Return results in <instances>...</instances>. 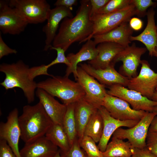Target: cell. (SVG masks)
Wrapping results in <instances>:
<instances>
[{"label":"cell","mask_w":157,"mask_h":157,"mask_svg":"<svg viewBox=\"0 0 157 157\" xmlns=\"http://www.w3.org/2000/svg\"><path fill=\"white\" fill-rule=\"evenodd\" d=\"M35 94L53 123L62 125L67 105L61 104L54 97L41 89L37 88Z\"/></svg>","instance_id":"obj_18"},{"label":"cell","mask_w":157,"mask_h":157,"mask_svg":"<svg viewBox=\"0 0 157 157\" xmlns=\"http://www.w3.org/2000/svg\"><path fill=\"white\" fill-rule=\"evenodd\" d=\"M157 90V88H156V90Z\"/></svg>","instance_id":"obj_47"},{"label":"cell","mask_w":157,"mask_h":157,"mask_svg":"<svg viewBox=\"0 0 157 157\" xmlns=\"http://www.w3.org/2000/svg\"><path fill=\"white\" fill-rule=\"evenodd\" d=\"M156 1H157V0H156Z\"/></svg>","instance_id":"obj_48"},{"label":"cell","mask_w":157,"mask_h":157,"mask_svg":"<svg viewBox=\"0 0 157 157\" xmlns=\"http://www.w3.org/2000/svg\"><path fill=\"white\" fill-rule=\"evenodd\" d=\"M28 24L13 8L8 1H0V30L4 34H20Z\"/></svg>","instance_id":"obj_13"},{"label":"cell","mask_w":157,"mask_h":157,"mask_svg":"<svg viewBox=\"0 0 157 157\" xmlns=\"http://www.w3.org/2000/svg\"><path fill=\"white\" fill-rule=\"evenodd\" d=\"M155 14L154 8L151 7L147 12V24L144 29L139 35L130 37L131 42L137 41L143 44L151 56H153L155 48L157 47V31Z\"/></svg>","instance_id":"obj_21"},{"label":"cell","mask_w":157,"mask_h":157,"mask_svg":"<svg viewBox=\"0 0 157 157\" xmlns=\"http://www.w3.org/2000/svg\"><path fill=\"white\" fill-rule=\"evenodd\" d=\"M8 3L28 24L44 22L51 9L45 0H10Z\"/></svg>","instance_id":"obj_6"},{"label":"cell","mask_w":157,"mask_h":157,"mask_svg":"<svg viewBox=\"0 0 157 157\" xmlns=\"http://www.w3.org/2000/svg\"><path fill=\"white\" fill-rule=\"evenodd\" d=\"M79 142L87 157H104L103 152L100 151L95 142L90 138L84 136Z\"/></svg>","instance_id":"obj_29"},{"label":"cell","mask_w":157,"mask_h":157,"mask_svg":"<svg viewBox=\"0 0 157 157\" xmlns=\"http://www.w3.org/2000/svg\"><path fill=\"white\" fill-rule=\"evenodd\" d=\"M19 112L15 108L9 114L6 122L0 123V139L5 140L17 157H21L19 142L21 133L18 118Z\"/></svg>","instance_id":"obj_14"},{"label":"cell","mask_w":157,"mask_h":157,"mask_svg":"<svg viewBox=\"0 0 157 157\" xmlns=\"http://www.w3.org/2000/svg\"><path fill=\"white\" fill-rule=\"evenodd\" d=\"M77 4V0H57L54 3L56 6H62L72 10V6Z\"/></svg>","instance_id":"obj_39"},{"label":"cell","mask_w":157,"mask_h":157,"mask_svg":"<svg viewBox=\"0 0 157 157\" xmlns=\"http://www.w3.org/2000/svg\"><path fill=\"white\" fill-rule=\"evenodd\" d=\"M18 122L21 139L25 143L44 136L53 123L39 101L34 105L24 106Z\"/></svg>","instance_id":"obj_2"},{"label":"cell","mask_w":157,"mask_h":157,"mask_svg":"<svg viewBox=\"0 0 157 157\" xmlns=\"http://www.w3.org/2000/svg\"><path fill=\"white\" fill-rule=\"evenodd\" d=\"M45 135L62 151H67L70 147L68 137L62 125L53 123Z\"/></svg>","instance_id":"obj_26"},{"label":"cell","mask_w":157,"mask_h":157,"mask_svg":"<svg viewBox=\"0 0 157 157\" xmlns=\"http://www.w3.org/2000/svg\"><path fill=\"white\" fill-rule=\"evenodd\" d=\"M111 139L103 152L104 157H131L133 148L128 141H125L113 136Z\"/></svg>","instance_id":"obj_25"},{"label":"cell","mask_w":157,"mask_h":157,"mask_svg":"<svg viewBox=\"0 0 157 157\" xmlns=\"http://www.w3.org/2000/svg\"><path fill=\"white\" fill-rule=\"evenodd\" d=\"M75 104V103L67 105V110L62 125L68 137L70 147L78 138L74 116Z\"/></svg>","instance_id":"obj_28"},{"label":"cell","mask_w":157,"mask_h":157,"mask_svg":"<svg viewBox=\"0 0 157 157\" xmlns=\"http://www.w3.org/2000/svg\"><path fill=\"white\" fill-rule=\"evenodd\" d=\"M102 118L98 110L91 116L85 128L84 136L91 138L96 143L99 142L103 130Z\"/></svg>","instance_id":"obj_27"},{"label":"cell","mask_w":157,"mask_h":157,"mask_svg":"<svg viewBox=\"0 0 157 157\" xmlns=\"http://www.w3.org/2000/svg\"><path fill=\"white\" fill-rule=\"evenodd\" d=\"M98 110L83 98L75 103L74 116L79 141L84 136L85 128L90 117Z\"/></svg>","instance_id":"obj_24"},{"label":"cell","mask_w":157,"mask_h":157,"mask_svg":"<svg viewBox=\"0 0 157 157\" xmlns=\"http://www.w3.org/2000/svg\"><path fill=\"white\" fill-rule=\"evenodd\" d=\"M0 157H17L7 142L0 139Z\"/></svg>","instance_id":"obj_35"},{"label":"cell","mask_w":157,"mask_h":157,"mask_svg":"<svg viewBox=\"0 0 157 157\" xmlns=\"http://www.w3.org/2000/svg\"><path fill=\"white\" fill-rule=\"evenodd\" d=\"M129 24L131 29L135 31L140 30L143 25L142 21L140 18L136 17L131 18L129 21Z\"/></svg>","instance_id":"obj_40"},{"label":"cell","mask_w":157,"mask_h":157,"mask_svg":"<svg viewBox=\"0 0 157 157\" xmlns=\"http://www.w3.org/2000/svg\"><path fill=\"white\" fill-rule=\"evenodd\" d=\"M96 45L93 40L90 39L86 41L76 53L68 54L67 58L70 65L66 68L65 76L68 77L72 73L76 80L78 64L83 61L92 60L96 58L98 52Z\"/></svg>","instance_id":"obj_20"},{"label":"cell","mask_w":157,"mask_h":157,"mask_svg":"<svg viewBox=\"0 0 157 157\" xmlns=\"http://www.w3.org/2000/svg\"><path fill=\"white\" fill-rule=\"evenodd\" d=\"M151 99L154 101H157V90L154 92Z\"/></svg>","instance_id":"obj_42"},{"label":"cell","mask_w":157,"mask_h":157,"mask_svg":"<svg viewBox=\"0 0 157 157\" xmlns=\"http://www.w3.org/2000/svg\"><path fill=\"white\" fill-rule=\"evenodd\" d=\"M131 157H157L147 147L142 149L134 148Z\"/></svg>","instance_id":"obj_38"},{"label":"cell","mask_w":157,"mask_h":157,"mask_svg":"<svg viewBox=\"0 0 157 157\" xmlns=\"http://www.w3.org/2000/svg\"><path fill=\"white\" fill-rule=\"evenodd\" d=\"M156 115L154 112H147L135 125L127 129L119 127L112 135L120 139H127L133 148H144L150 124Z\"/></svg>","instance_id":"obj_7"},{"label":"cell","mask_w":157,"mask_h":157,"mask_svg":"<svg viewBox=\"0 0 157 157\" xmlns=\"http://www.w3.org/2000/svg\"><path fill=\"white\" fill-rule=\"evenodd\" d=\"M17 51L15 49L9 47L4 42L0 34V59L5 56L10 54H16Z\"/></svg>","instance_id":"obj_37"},{"label":"cell","mask_w":157,"mask_h":157,"mask_svg":"<svg viewBox=\"0 0 157 157\" xmlns=\"http://www.w3.org/2000/svg\"><path fill=\"white\" fill-rule=\"evenodd\" d=\"M149 131L157 133V115L152 119L149 126Z\"/></svg>","instance_id":"obj_41"},{"label":"cell","mask_w":157,"mask_h":157,"mask_svg":"<svg viewBox=\"0 0 157 157\" xmlns=\"http://www.w3.org/2000/svg\"><path fill=\"white\" fill-rule=\"evenodd\" d=\"M155 113L156 115H157V106L155 107L153 110V112Z\"/></svg>","instance_id":"obj_44"},{"label":"cell","mask_w":157,"mask_h":157,"mask_svg":"<svg viewBox=\"0 0 157 157\" xmlns=\"http://www.w3.org/2000/svg\"><path fill=\"white\" fill-rule=\"evenodd\" d=\"M131 4V0H110L96 14H108L118 11Z\"/></svg>","instance_id":"obj_30"},{"label":"cell","mask_w":157,"mask_h":157,"mask_svg":"<svg viewBox=\"0 0 157 157\" xmlns=\"http://www.w3.org/2000/svg\"><path fill=\"white\" fill-rule=\"evenodd\" d=\"M146 144L147 148L157 156V133L148 131Z\"/></svg>","instance_id":"obj_34"},{"label":"cell","mask_w":157,"mask_h":157,"mask_svg":"<svg viewBox=\"0 0 157 157\" xmlns=\"http://www.w3.org/2000/svg\"><path fill=\"white\" fill-rule=\"evenodd\" d=\"M98 110L103 119L104 127L102 135L97 146L102 152L105 151L110 137L116 129L122 127L131 128L140 121L133 120L122 121L116 119L112 117L102 106L98 109Z\"/></svg>","instance_id":"obj_16"},{"label":"cell","mask_w":157,"mask_h":157,"mask_svg":"<svg viewBox=\"0 0 157 157\" xmlns=\"http://www.w3.org/2000/svg\"><path fill=\"white\" fill-rule=\"evenodd\" d=\"M153 56L156 57L157 58V47L155 48V51L153 55Z\"/></svg>","instance_id":"obj_45"},{"label":"cell","mask_w":157,"mask_h":157,"mask_svg":"<svg viewBox=\"0 0 157 157\" xmlns=\"http://www.w3.org/2000/svg\"><path fill=\"white\" fill-rule=\"evenodd\" d=\"M58 148L44 135L25 143L20 154L21 157H53Z\"/></svg>","instance_id":"obj_19"},{"label":"cell","mask_w":157,"mask_h":157,"mask_svg":"<svg viewBox=\"0 0 157 157\" xmlns=\"http://www.w3.org/2000/svg\"><path fill=\"white\" fill-rule=\"evenodd\" d=\"M140 64L139 73L129 79L127 87L151 99L157 88V72L151 69L147 60H141Z\"/></svg>","instance_id":"obj_8"},{"label":"cell","mask_w":157,"mask_h":157,"mask_svg":"<svg viewBox=\"0 0 157 157\" xmlns=\"http://www.w3.org/2000/svg\"><path fill=\"white\" fill-rule=\"evenodd\" d=\"M53 157H61L60 154V149Z\"/></svg>","instance_id":"obj_43"},{"label":"cell","mask_w":157,"mask_h":157,"mask_svg":"<svg viewBox=\"0 0 157 157\" xmlns=\"http://www.w3.org/2000/svg\"><path fill=\"white\" fill-rule=\"evenodd\" d=\"M50 49H53L56 51L57 53V56L56 58L51 61L50 63L47 65H45L46 68L48 69L51 66L60 63L65 64L67 67L69 66L70 63L67 59V57L65 55V50L60 47H55L51 46Z\"/></svg>","instance_id":"obj_33"},{"label":"cell","mask_w":157,"mask_h":157,"mask_svg":"<svg viewBox=\"0 0 157 157\" xmlns=\"http://www.w3.org/2000/svg\"><path fill=\"white\" fill-rule=\"evenodd\" d=\"M76 81L85 92L83 99L98 109L102 106L103 100L107 94L105 86L99 83L80 66L77 68Z\"/></svg>","instance_id":"obj_11"},{"label":"cell","mask_w":157,"mask_h":157,"mask_svg":"<svg viewBox=\"0 0 157 157\" xmlns=\"http://www.w3.org/2000/svg\"><path fill=\"white\" fill-rule=\"evenodd\" d=\"M108 88L107 94L125 101L134 110L151 112L155 107L157 106V101L149 99L137 91L124 86L115 85Z\"/></svg>","instance_id":"obj_10"},{"label":"cell","mask_w":157,"mask_h":157,"mask_svg":"<svg viewBox=\"0 0 157 157\" xmlns=\"http://www.w3.org/2000/svg\"><path fill=\"white\" fill-rule=\"evenodd\" d=\"M97 55L93 60L88 61L89 64L97 69H104L109 66L116 56L125 47L113 42H103L97 47Z\"/></svg>","instance_id":"obj_23"},{"label":"cell","mask_w":157,"mask_h":157,"mask_svg":"<svg viewBox=\"0 0 157 157\" xmlns=\"http://www.w3.org/2000/svg\"><path fill=\"white\" fill-rule=\"evenodd\" d=\"M146 47H137L135 43L125 47L115 58L111 64L113 65L122 61L119 73L129 79L137 76L138 68L140 64L142 56L147 51Z\"/></svg>","instance_id":"obj_9"},{"label":"cell","mask_w":157,"mask_h":157,"mask_svg":"<svg viewBox=\"0 0 157 157\" xmlns=\"http://www.w3.org/2000/svg\"><path fill=\"white\" fill-rule=\"evenodd\" d=\"M134 15H136L135 9L131 3L118 11L108 14L94 15L91 18L93 23L92 32L83 42L91 39L95 35L105 33L124 22H129Z\"/></svg>","instance_id":"obj_5"},{"label":"cell","mask_w":157,"mask_h":157,"mask_svg":"<svg viewBox=\"0 0 157 157\" xmlns=\"http://www.w3.org/2000/svg\"><path fill=\"white\" fill-rule=\"evenodd\" d=\"M131 3L135 7L136 15L139 17L146 15L149 8H155L157 5L156 3L151 0H131Z\"/></svg>","instance_id":"obj_31"},{"label":"cell","mask_w":157,"mask_h":157,"mask_svg":"<svg viewBox=\"0 0 157 157\" xmlns=\"http://www.w3.org/2000/svg\"><path fill=\"white\" fill-rule=\"evenodd\" d=\"M102 106L112 117L122 121L140 120L147 112L134 110L125 101L107 93L103 99Z\"/></svg>","instance_id":"obj_12"},{"label":"cell","mask_w":157,"mask_h":157,"mask_svg":"<svg viewBox=\"0 0 157 157\" xmlns=\"http://www.w3.org/2000/svg\"><path fill=\"white\" fill-rule=\"evenodd\" d=\"M110 0H90L91 4L90 17L91 18L105 6Z\"/></svg>","instance_id":"obj_36"},{"label":"cell","mask_w":157,"mask_h":157,"mask_svg":"<svg viewBox=\"0 0 157 157\" xmlns=\"http://www.w3.org/2000/svg\"><path fill=\"white\" fill-rule=\"evenodd\" d=\"M156 30H157V25H156Z\"/></svg>","instance_id":"obj_46"},{"label":"cell","mask_w":157,"mask_h":157,"mask_svg":"<svg viewBox=\"0 0 157 157\" xmlns=\"http://www.w3.org/2000/svg\"><path fill=\"white\" fill-rule=\"evenodd\" d=\"M80 3L75 16L62 20L52 42L53 47H60L66 51L73 43H83L92 33L93 23L90 17V0H82Z\"/></svg>","instance_id":"obj_1"},{"label":"cell","mask_w":157,"mask_h":157,"mask_svg":"<svg viewBox=\"0 0 157 157\" xmlns=\"http://www.w3.org/2000/svg\"><path fill=\"white\" fill-rule=\"evenodd\" d=\"M60 151L61 157H87L81 149L78 138L74 141L68 151L64 152L60 149Z\"/></svg>","instance_id":"obj_32"},{"label":"cell","mask_w":157,"mask_h":157,"mask_svg":"<svg viewBox=\"0 0 157 157\" xmlns=\"http://www.w3.org/2000/svg\"><path fill=\"white\" fill-rule=\"evenodd\" d=\"M51 77L37 83V88L58 97L66 105L75 103L84 97L85 92L77 82L65 76Z\"/></svg>","instance_id":"obj_4"},{"label":"cell","mask_w":157,"mask_h":157,"mask_svg":"<svg viewBox=\"0 0 157 157\" xmlns=\"http://www.w3.org/2000/svg\"><path fill=\"white\" fill-rule=\"evenodd\" d=\"M0 71L5 75L0 85L6 90L20 88L28 103L34 101L37 83L31 77L30 68L28 65L21 60L11 64L3 63L0 65Z\"/></svg>","instance_id":"obj_3"},{"label":"cell","mask_w":157,"mask_h":157,"mask_svg":"<svg viewBox=\"0 0 157 157\" xmlns=\"http://www.w3.org/2000/svg\"><path fill=\"white\" fill-rule=\"evenodd\" d=\"M129 22H124L105 33L94 36L92 38L97 45L103 42H111L119 44L124 47L131 43L130 37L133 30L130 26Z\"/></svg>","instance_id":"obj_22"},{"label":"cell","mask_w":157,"mask_h":157,"mask_svg":"<svg viewBox=\"0 0 157 157\" xmlns=\"http://www.w3.org/2000/svg\"><path fill=\"white\" fill-rule=\"evenodd\" d=\"M79 65L87 73L105 86L108 87L119 85L127 86L130 79L117 72L115 69L114 65L112 64L104 69H95L88 63H80Z\"/></svg>","instance_id":"obj_15"},{"label":"cell","mask_w":157,"mask_h":157,"mask_svg":"<svg viewBox=\"0 0 157 157\" xmlns=\"http://www.w3.org/2000/svg\"><path fill=\"white\" fill-rule=\"evenodd\" d=\"M71 11L62 6H56L50 10L47 17V23L42 28L46 36L44 51L48 50L52 46L60 22L66 17H73Z\"/></svg>","instance_id":"obj_17"}]
</instances>
